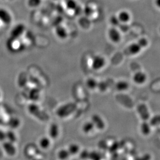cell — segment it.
<instances>
[{
  "instance_id": "obj_17",
  "label": "cell",
  "mask_w": 160,
  "mask_h": 160,
  "mask_svg": "<svg viewBox=\"0 0 160 160\" xmlns=\"http://www.w3.org/2000/svg\"><path fill=\"white\" fill-rule=\"evenodd\" d=\"M116 88L119 92H125L129 89V84L125 80H120L116 83Z\"/></svg>"
},
{
  "instance_id": "obj_13",
  "label": "cell",
  "mask_w": 160,
  "mask_h": 160,
  "mask_svg": "<svg viewBox=\"0 0 160 160\" xmlns=\"http://www.w3.org/2000/svg\"><path fill=\"white\" fill-rule=\"evenodd\" d=\"M71 157L67 148H60L56 152V158L58 160H69Z\"/></svg>"
},
{
  "instance_id": "obj_21",
  "label": "cell",
  "mask_w": 160,
  "mask_h": 160,
  "mask_svg": "<svg viewBox=\"0 0 160 160\" xmlns=\"http://www.w3.org/2000/svg\"><path fill=\"white\" fill-rule=\"evenodd\" d=\"M66 6L69 9H75L78 6L77 2L75 0H68L67 2Z\"/></svg>"
},
{
  "instance_id": "obj_1",
  "label": "cell",
  "mask_w": 160,
  "mask_h": 160,
  "mask_svg": "<svg viewBox=\"0 0 160 160\" xmlns=\"http://www.w3.org/2000/svg\"><path fill=\"white\" fill-rule=\"evenodd\" d=\"M52 142L48 136H43L38 139L37 146L40 150L48 151L52 147Z\"/></svg>"
},
{
  "instance_id": "obj_6",
  "label": "cell",
  "mask_w": 160,
  "mask_h": 160,
  "mask_svg": "<svg viewBox=\"0 0 160 160\" xmlns=\"http://www.w3.org/2000/svg\"><path fill=\"white\" fill-rule=\"evenodd\" d=\"M82 132L85 135L92 136L96 132L95 126L91 120L85 122L81 128Z\"/></svg>"
},
{
  "instance_id": "obj_9",
  "label": "cell",
  "mask_w": 160,
  "mask_h": 160,
  "mask_svg": "<svg viewBox=\"0 0 160 160\" xmlns=\"http://www.w3.org/2000/svg\"><path fill=\"white\" fill-rule=\"evenodd\" d=\"M3 148L5 152L9 157H14L17 153V148L14 143L8 141L3 144Z\"/></svg>"
},
{
  "instance_id": "obj_24",
  "label": "cell",
  "mask_w": 160,
  "mask_h": 160,
  "mask_svg": "<svg viewBox=\"0 0 160 160\" xmlns=\"http://www.w3.org/2000/svg\"><path fill=\"white\" fill-rule=\"evenodd\" d=\"M30 160H45L44 158L41 156L40 154L38 155V156L34 157V158H33L32 159H30Z\"/></svg>"
},
{
  "instance_id": "obj_3",
  "label": "cell",
  "mask_w": 160,
  "mask_h": 160,
  "mask_svg": "<svg viewBox=\"0 0 160 160\" xmlns=\"http://www.w3.org/2000/svg\"><path fill=\"white\" fill-rule=\"evenodd\" d=\"M61 135V128L60 125L56 123H52L49 125L48 129V136L52 141L56 140Z\"/></svg>"
},
{
  "instance_id": "obj_8",
  "label": "cell",
  "mask_w": 160,
  "mask_h": 160,
  "mask_svg": "<svg viewBox=\"0 0 160 160\" xmlns=\"http://www.w3.org/2000/svg\"><path fill=\"white\" fill-rule=\"evenodd\" d=\"M106 65V59L102 56H96L92 59V67L95 70H99L105 67Z\"/></svg>"
},
{
  "instance_id": "obj_15",
  "label": "cell",
  "mask_w": 160,
  "mask_h": 160,
  "mask_svg": "<svg viewBox=\"0 0 160 160\" xmlns=\"http://www.w3.org/2000/svg\"><path fill=\"white\" fill-rule=\"evenodd\" d=\"M118 18L119 19L120 23H126L130 21L131 19V15L128 11L122 10L120 11L119 14H118Z\"/></svg>"
},
{
  "instance_id": "obj_12",
  "label": "cell",
  "mask_w": 160,
  "mask_h": 160,
  "mask_svg": "<svg viewBox=\"0 0 160 160\" xmlns=\"http://www.w3.org/2000/svg\"><path fill=\"white\" fill-rule=\"evenodd\" d=\"M70 154L71 157H74L80 154L81 148L80 145L76 142H71L67 147Z\"/></svg>"
},
{
  "instance_id": "obj_25",
  "label": "cell",
  "mask_w": 160,
  "mask_h": 160,
  "mask_svg": "<svg viewBox=\"0 0 160 160\" xmlns=\"http://www.w3.org/2000/svg\"><path fill=\"white\" fill-rule=\"evenodd\" d=\"M154 4L158 8L160 9V0H155Z\"/></svg>"
},
{
  "instance_id": "obj_10",
  "label": "cell",
  "mask_w": 160,
  "mask_h": 160,
  "mask_svg": "<svg viewBox=\"0 0 160 160\" xmlns=\"http://www.w3.org/2000/svg\"><path fill=\"white\" fill-rule=\"evenodd\" d=\"M132 80L136 84L142 85L147 81V76L143 71H137L132 76Z\"/></svg>"
},
{
  "instance_id": "obj_4",
  "label": "cell",
  "mask_w": 160,
  "mask_h": 160,
  "mask_svg": "<svg viewBox=\"0 0 160 160\" xmlns=\"http://www.w3.org/2000/svg\"><path fill=\"white\" fill-rule=\"evenodd\" d=\"M40 150L37 145H33V143H29L26 146H25L24 155L26 157L30 160L34 157L40 154Z\"/></svg>"
},
{
  "instance_id": "obj_2",
  "label": "cell",
  "mask_w": 160,
  "mask_h": 160,
  "mask_svg": "<svg viewBox=\"0 0 160 160\" xmlns=\"http://www.w3.org/2000/svg\"><path fill=\"white\" fill-rule=\"evenodd\" d=\"M74 108L75 106L72 103L66 104L58 109L57 111V116L62 119L67 118V117L72 114L71 112H73Z\"/></svg>"
},
{
  "instance_id": "obj_19",
  "label": "cell",
  "mask_w": 160,
  "mask_h": 160,
  "mask_svg": "<svg viewBox=\"0 0 160 160\" xmlns=\"http://www.w3.org/2000/svg\"><path fill=\"white\" fill-rule=\"evenodd\" d=\"M42 2V0H27V5L30 8H38L41 4Z\"/></svg>"
},
{
  "instance_id": "obj_23",
  "label": "cell",
  "mask_w": 160,
  "mask_h": 160,
  "mask_svg": "<svg viewBox=\"0 0 160 160\" xmlns=\"http://www.w3.org/2000/svg\"><path fill=\"white\" fill-rule=\"evenodd\" d=\"M137 43H138L139 45L142 47V48H146L148 46L149 41L146 38H142L139 39L138 41L137 42Z\"/></svg>"
},
{
  "instance_id": "obj_14",
  "label": "cell",
  "mask_w": 160,
  "mask_h": 160,
  "mask_svg": "<svg viewBox=\"0 0 160 160\" xmlns=\"http://www.w3.org/2000/svg\"><path fill=\"white\" fill-rule=\"evenodd\" d=\"M0 19H1L5 23L8 24L12 22V17L8 10L4 8H0Z\"/></svg>"
},
{
  "instance_id": "obj_20",
  "label": "cell",
  "mask_w": 160,
  "mask_h": 160,
  "mask_svg": "<svg viewBox=\"0 0 160 160\" xmlns=\"http://www.w3.org/2000/svg\"><path fill=\"white\" fill-rule=\"evenodd\" d=\"M86 85L89 88L93 89H95L98 86V83L95 79H91L88 80L86 82Z\"/></svg>"
},
{
  "instance_id": "obj_22",
  "label": "cell",
  "mask_w": 160,
  "mask_h": 160,
  "mask_svg": "<svg viewBox=\"0 0 160 160\" xmlns=\"http://www.w3.org/2000/svg\"><path fill=\"white\" fill-rule=\"evenodd\" d=\"M110 22L111 24L113 26V27H116L118 26V25H120V22L119 21V19L118 18L117 16H111L110 19Z\"/></svg>"
},
{
  "instance_id": "obj_7",
  "label": "cell",
  "mask_w": 160,
  "mask_h": 160,
  "mask_svg": "<svg viewBox=\"0 0 160 160\" xmlns=\"http://www.w3.org/2000/svg\"><path fill=\"white\" fill-rule=\"evenodd\" d=\"M108 36L112 43H118L121 41V33L120 30L115 27L110 28L108 31Z\"/></svg>"
},
{
  "instance_id": "obj_18",
  "label": "cell",
  "mask_w": 160,
  "mask_h": 160,
  "mask_svg": "<svg viewBox=\"0 0 160 160\" xmlns=\"http://www.w3.org/2000/svg\"><path fill=\"white\" fill-rule=\"evenodd\" d=\"M56 33L57 36L61 39H65L67 36V32L66 30L63 27H58L56 30Z\"/></svg>"
},
{
  "instance_id": "obj_11",
  "label": "cell",
  "mask_w": 160,
  "mask_h": 160,
  "mask_svg": "<svg viewBox=\"0 0 160 160\" xmlns=\"http://www.w3.org/2000/svg\"><path fill=\"white\" fill-rule=\"evenodd\" d=\"M26 27L25 25L20 23L18 25H16V26L12 29V31L11 33L12 38H16L19 39L22 35L23 34V33L25 32Z\"/></svg>"
},
{
  "instance_id": "obj_5",
  "label": "cell",
  "mask_w": 160,
  "mask_h": 160,
  "mask_svg": "<svg viewBox=\"0 0 160 160\" xmlns=\"http://www.w3.org/2000/svg\"><path fill=\"white\" fill-rule=\"evenodd\" d=\"M91 120L93 123L96 131L101 132L105 130L106 124L105 120H103L101 116L97 114H93L92 116Z\"/></svg>"
},
{
  "instance_id": "obj_16",
  "label": "cell",
  "mask_w": 160,
  "mask_h": 160,
  "mask_svg": "<svg viewBox=\"0 0 160 160\" xmlns=\"http://www.w3.org/2000/svg\"><path fill=\"white\" fill-rule=\"evenodd\" d=\"M142 49V48L138 43L136 42V43H132L129 45L128 47V51L130 55H136L141 52Z\"/></svg>"
}]
</instances>
